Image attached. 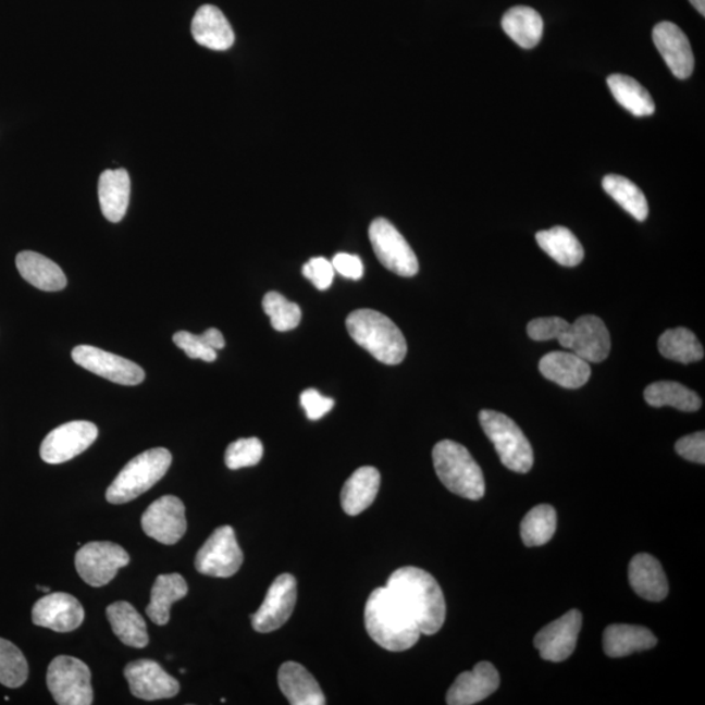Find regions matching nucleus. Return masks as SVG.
<instances>
[{
	"instance_id": "24",
	"label": "nucleus",
	"mask_w": 705,
	"mask_h": 705,
	"mask_svg": "<svg viewBox=\"0 0 705 705\" xmlns=\"http://www.w3.org/2000/svg\"><path fill=\"white\" fill-rule=\"evenodd\" d=\"M280 690L293 705H324L325 697L317 679L305 666L287 661L279 669Z\"/></svg>"
},
{
	"instance_id": "31",
	"label": "nucleus",
	"mask_w": 705,
	"mask_h": 705,
	"mask_svg": "<svg viewBox=\"0 0 705 705\" xmlns=\"http://www.w3.org/2000/svg\"><path fill=\"white\" fill-rule=\"evenodd\" d=\"M188 586L186 580L180 573L160 574L157 577L152 591H150V603L147 606V616L157 626H165L170 619V607L176 601L186 597Z\"/></svg>"
},
{
	"instance_id": "1",
	"label": "nucleus",
	"mask_w": 705,
	"mask_h": 705,
	"mask_svg": "<svg viewBox=\"0 0 705 705\" xmlns=\"http://www.w3.org/2000/svg\"><path fill=\"white\" fill-rule=\"evenodd\" d=\"M388 590L423 635H434L446 620V599L442 588L431 574L421 568L403 567L391 574Z\"/></svg>"
},
{
	"instance_id": "29",
	"label": "nucleus",
	"mask_w": 705,
	"mask_h": 705,
	"mask_svg": "<svg viewBox=\"0 0 705 705\" xmlns=\"http://www.w3.org/2000/svg\"><path fill=\"white\" fill-rule=\"evenodd\" d=\"M502 28L520 48L533 49L544 35V20L531 7H512L503 16Z\"/></svg>"
},
{
	"instance_id": "9",
	"label": "nucleus",
	"mask_w": 705,
	"mask_h": 705,
	"mask_svg": "<svg viewBox=\"0 0 705 705\" xmlns=\"http://www.w3.org/2000/svg\"><path fill=\"white\" fill-rule=\"evenodd\" d=\"M129 564V555L120 545L109 541L85 544L75 558L76 571L90 586H103Z\"/></svg>"
},
{
	"instance_id": "48",
	"label": "nucleus",
	"mask_w": 705,
	"mask_h": 705,
	"mask_svg": "<svg viewBox=\"0 0 705 705\" xmlns=\"http://www.w3.org/2000/svg\"><path fill=\"white\" fill-rule=\"evenodd\" d=\"M690 2L703 16L705 15V0H690Z\"/></svg>"
},
{
	"instance_id": "20",
	"label": "nucleus",
	"mask_w": 705,
	"mask_h": 705,
	"mask_svg": "<svg viewBox=\"0 0 705 705\" xmlns=\"http://www.w3.org/2000/svg\"><path fill=\"white\" fill-rule=\"evenodd\" d=\"M611 339L603 319L596 316L580 317L572 324L570 350L588 363L604 362L610 355Z\"/></svg>"
},
{
	"instance_id": "4",
	"label": "nucleus",
	"mask_w": 705,
	"mask_h": 705,
	"mask_svg": "<svg viewBox=\"0 0 705 705\" xmlns=\"http://www.w3.org/2000/svg\"><path fill=\"white\" fill-rule=\"evenodd\" d=\"M433 461L436 475L450 493L470 500L485 495V479L469 450L454 441L435 444Z\"/></svg>"
},
{
	"instance_id": "6",
	"label": "nucleus",
	"mask_w": 705,
	"mask_h": 705,
	"mask_svg": "<svg viewBox=\"0 0 705 705\" xmlns=\"http://www.w3.org/2000/svg\"><path fill=\"white\" fill-rule=\"evenodd\" d=\"M480 423L496 454L506 468L516 473H528L534 463L531 443L511 418L495 410H482Z\"/></svg>"
},
{
	"instance_id": "46",
	"label": "nucleus",
	"mask_w": 705,
	"mask_h": 705,
	"mask_svg": "<svg viewBox=\"0 0 705 705\" xmlns=\"http://www.w3.org/2000/svg\"><path fill=\"white\" fill-rule=\"evenodd\" d=\"M332 265L335 272L350 280L362 279L364 270L362 260L357 255L339 252L332 259Z\"/></svg>"
},
{
	"instance_id": "12",
	"label": "nucleus",
	"mask_w": 705,
	"mask_h": 705,
	"mask_svg": "<svg viewBox=\"0 0 705 705\" xmlns=\"http://www.w3.org/2000/svg\"><path fill=\"white\" fill-rule=\"evenodd\" d=\"M98 436L95 423L72 421L52 430L45 437L39 455L48 463H62L87 450Z\"/></svg>"
},
{
	"instance_id": "25",
	"label": "nucleus",
	"mask_w": 705,
	"mask_h": 705,
	"mask_svg": "<svg viewBox=\"0 0 705 705\" xmlns=\"http://www.w3.org/2000/svg\"><path fill=\"white\" fill-rule=\"evenodd\" d=\"M131 181L126 169L104 170L98 180V200L101 211L110 222H120L126 215Z\"/></svg>"
},
{
	"instance_id": "15",
	"label": "nucleus",
	"mask_w": 705,
	"mask_h": 705,
	"mask_svg": "<svg viewBox=\"0 0 705 705\" xmlns=\"http://www.w3.org/2000/svg\"><path fill=\"white\" fill-rule=\"evenodd\" d=\"M581 624L583 616L573 609L545 626L534 638V646L540 656L546 661H565L577 648Z\"/></svg>"
},
{
	"instance_id": "16",
	"label": "nucleus",
	"mask_w": 705,
	"mask_h": 705,
	"mask_svg": "<svg viewBox=\"0 0 705 705\" xmlns=\"http://www.w3.org/2000/svg\"><path fill=\"white\" fill-rule=\"evenodd\" d=\"M131 694L143 701H161L178 694L181 685L169 676L159 663L152 659H137L124 669Z\"/></svg>"
},
{
	"instance_id": "43",
	"label": "nucleus",
	"mask_w": 705,
	"mask_h": 705,
	"mask_svg": "<svg viewBox=\"0 0 705 705\" xmlns=\"http://www.w3.org/2000/svg\"><path fill=\"white\" fill-rule=\"evenodd\" d=\"M304 276L319 290H326L335 279L332 261L323 257L312 258L302 268Z\"/></svg>"
},
{
	"instance_id": "36",
	"label": "nucleus",
	"mask_w": 705,
	"mask_h": 705,
	"mask_svg": "<svg viewBox=\"0 0 705 705\" xmlns=\"http://www.w3.org/2000/svg\"><path fill=\"white\" fill-rule=\"evenodd\" d=\"M603 187L606 194L610 195L633 219L645 221L648 218V201L635 183L622 175L609 174L603 180Z\"/></svg>"
},
{
	"instance_id": "42",
	"label": "nucleus",
	"mask_w": 705,
	"mask_h": 705,
	"mask_svg": "<svg viewBox=\"0 0 705 705\" xmlns=\"http://www.w3.org/2000/svg\"><path fill=\"white\" fill-rule=\"evenodd\" d=\"M173 342L189 358L202 359L206 362H213L218 358V350L212 349L201 335L196 336L187 331H180L173 336Z\"/></svg>"
},
{
	"instance_id": "47",
	"label": "nucleus",
	"mask_w": 705,
	"mask_h": 705,
	"mask_svg": "<svg viewBox=\"0 0 705 705\" xmlns=\"http://www.w3.org/2000/svg\"><path fill=\"white\" fill-rule=\"evenodd\" d=\"M201 336L205 337L206 343L214 350H221L225 346V338L219 330L209 329L205 333H201Z\"/></svg>"
},
{
	"instance_id": "37",
	"label": "nucleus",
	"mask_w": 705,
	"mask_h": 705,
	"mask_svg": "<svg viewBox=\"0 0 705 705\" xmlns=\"http://www.w3.org/2000/svg\"><path fill=\"white\" fill-rule=\"evenodd\" d=\"M555 531H557V512L548 505L532 508L521 521V540L528 547L547 544Z\"/></svg>"
},
{
	"instance_id": "2",
	"label": "nucleus",
	"mask_w": 705,
	"mask_h": 705,
	"mask_svg": "<svg viewBox=\"0 0 705 705\" xmlns=\"http://www.w3.org/2000/svg\"><path fill=\"white\" fill-rule=\"evenodd\" d=\"M364 623L370 638L391 652L410 650L422 635L387 586L371 592L364 607Z\"/></svg>"
},
{
	"instance_id": "30",
	"label": "nucleus",
	"mask_w": 705,
	"mask_h": 705,
	"mask_svg": "<svg viewBox=\"0 0 705 705\" xmlns=\"http://www.w3.org/2000/svg\"><path fill=\"white\" fill-rule=\"evenodd\" d=\"M107 616L116 638L133 648H144L149 643L146 620L126 601L108 606Z\"/></svg>"
},
{
	"instance_id": "7",
	"label": "nucleus",
	"mask_w": 705,
	"mask_h": 705,
	"mask_svg": "<svg viewBox=\"0 0 705 705\" xmlns=\"http://www.w3.org/2000/svg\"><path fill=\"white\" fill-rule=\"evenodd\" d=\"M46 683L59 705H90L94 690L90 670L81 659L58 656L49 665Z\"/></svg>"
},
{
	"instance_id": "11",
	"label": "nucleus",
	"mask_w": 705,
	"mask_h": 705,
	"mask_svg": "<svg viewBox=\"0 0 705 705\" xmlns=\"http://www.w3.org/2000/svg\"><path fill=\"white\" fill-rule=\"evenodd\" d=\"M72 359L85 370L122 385H137L146 379V372L129 359L104 351L96 346L78 345L72 350Z\"/></svg>"
},
{
	"instance_id": "22",
	"label": "nucleus",
	"mask_w": 705,
	"mask_h": 705,
	"mask_svg": "<svg viewBox=\"0 0 705 705\" xmlns=\"http://www.w3.org/2000/svg\"><path fill=\"white\" fill-rule=\"evenodd\" d=\"M191 33L196 42L215 51L231 49L235 39L232 25L224 13L211 4L201 5L196 11Z\"/></svg>"
},
{
	"instance_id": "23",
	"label": "nucleus",
	"mask_w": 705,
	"mask_h": 705,
	"mask_svg": "<svg viewBox=\"0 0 705 705\" xmlns=\"http://www.w3.org/2000/svg\"><path fill=\"white\" fill-rule=\"evenodd\" d=\"M629 580L638 596L659 603L669 593L668 579L661 564L650 554H638L629 567Z\"/></svg>"
},
{
	"instance_id": "38",
	"label": "nucleus",
	"mask_w": 705,
	"mask_h": 705,
	"mask_svg": "<svg viewBox=\"0 0 705 705\" xmlns=\"http://www.w3.org/2000/svg\"><path fill=\"white\" fill-rule=\"evenodd\" d=\"M28 663L23 652L9 640L0 638V683L17 689L28 679Z\"/></svg>"
},
{
	"instance_id": "8",
	"label": "nucleus",
	"mask_w": 705,
	"mask_h": 705,
	"mask_svg": "<svg viewBox=\"0 0 705 705\" xmlns=\"http://www.w3.org/2000/svg\"><path fill=\"white\" fill-rule=\"evenodd\" d=\"M369 238L376 258L388 271L401 277H413L420 271L415 251L388 220L372 221Z\"/></svg>"
},
{
	"instance_id": "49",
	"label": "nucleus",
	"mask_w": 705,
	"mask_h": 705,
	"mask_svg": "<svg viewBox=\"0 0 705 705\" xmlns=\"http://www.w3.org/2000/svg\"><path fill=\"white\" fill-rule=\"evenodd\" d=\"M37 590L42 591L45 593H50V588L37 585Z\"/></svg>"
},
{
	"instance_id": "33",
	"label": "nucleus",
	"mask_w": 705,
	"mask_h": 705,
	"mask_svg": "<svg viewBox=\"0 0 705 705\" xmlns=\"http://www.w3.org/2000/svg\"><path fill=\"white\" fill-rule=\"evenodd\" d=\"M644 400L653 408L671 407L682 411H696L702 408V398L696 392L677 382H656L644 391Z\"/></svg>"
},
{
	"instance_id": "3",
	"label": "nucleus",
	"mask_w": 705,
	"mask_h": 705,
	"mask_svg": "<svg viewBox=\"0 0 705 705\" xmlns=\"http://www.w3.org/2000/svg\"><path fill=\"white\" fill-rule=\"evenodd\" d=\"M346 330L355 342L384 364H398L407 356L408 345L403 332L384 313L361 309L346 318Z\"/></svg>"
},
{
	"instance_id": "5",
	"label": "nucleus",
	"mask_w": 705,
	"mask_h": 705,
	"mask_svg": "<svg viewBox=\"0 0 705 705\" xmlns=\"http://www.w3.org/2000/svg\"><path fill=\"white\" fill-rule=\"evenodd\" d=\"M172 454L166 448H152L134 457L108 487L107 499L123 505L137 498L156 485L172 466Z\"/></svg>"
},
{
	"instance_id": "45",
	"label": "nucleus",
	"mask_w": 705,
	"mask_h": 705,
	"mask_svg": "<svg viewBox=\"0 0 705 705\" xmlns=\"http://www.w3.org/2000/svg\"><path fill=\"white\" fill-rule=\"evenodd\" d=\"M676 450L679 456L691 462H705V434L704 431L681 437L676 443Z\"/></svg>"
},
{
	"instance_id": "14",
	"label": "nucleus",
	"mask_w": 705,
	"mask_h": 705,
	"mask_svg": "<svg viewBox=\"0 0 705 705\" xmlns=\"http://www.w3.org/2000/svg\"><path fill=\"white\" fill-rule=\"evenodd\" d=\"M297 603V580L290 573H283L273 581L264 603L251 617L255 631L268 633L283 627L292 617Z\"/></svg>"
},
{
	"instance_id": "32",
	"label": "nucleus",
	"mask_w": 705,
	"mask_h": 705,
	"mask_svg": "<svg viewBox=\"0 0 705 705\" xmlns=\"http://www.w3.org/2000/svg\"><path fill=\"white\" fill-rule=\"evenodd\" d=\"M535 240L548 257L564 267H577L584 259V248L570 228L554 226L535 234Z\"/></svg>"
},
{
	"instance_id": "21",
	"label": "nucleus",
	"mask_w": 705,
	"mask_h": 705,
	"mask_svg": "<svg viewBox=\"0 0 705 705\" xmlns=\"http://www.w3.org/2000/svg\"><path fill=\"white\" fill-rule=\"evenodd\" d=\"M540 371L547 381L560 387L577 389L590 381L592 370L585 359L573 351H552L541 358Z\"/></svg>"
},
{
	"instance_id": "39",
	"label": "nucleus",
	"mask_w": 705,
	"mask_h": 705,
	"mask_svg": "<svg viewBox=\"0 0 705 705\" xmlns=\"http://www.w3.org/2000/svg\"><path fill=\"white\" fill-rule=\"evenodd\" d=\"M263 310L271 319V324L279 332L297 329L302 319V311L297 304L287 300L277 292L267 293L263 298Z\"/></svg>"
},
{
	"instance_id": "13",
	"label": "nucleus",
	"mask_w": 705,
	"mask_h": 705,
	"mask_svg": "<svg viewBox=\"0 0 705 705\" xmlns=\"http://www.w3.org/2000/svg\"><path fill=\"white\" fill-rule=\"evenodd\" d=\"M141 528L148 537L160 544H176L187 531L185 505L174 495L162 496L141 516Z\"/></svg>"
},
{
	"instance_id": "19",
	"label": "nucleus",
	"mask_w": 705,
	"mask_h": 705,
	"mask_svg": "<svg viewBox=\"0 0 705 705\" xmlns=\"http://www.w3.org/2000/svg\"><path fill=\"white\" fill-rule=\"evenodd\" d=\"M652 37L671 74L682 81L690 77L695 61L689 38L683 30L676 24L663 22L653 28Z\"/></svg>"
},
{
	"instance_id": "35",
	"label": "nucleus",
	"mask_w": 705,
	"mask_h": 705,
	"mask_svg": "<svg viewBox=\"0 0 705 705\" xmlns=\"http://www.w3.org/2000/svg\"><path fill=\"white\" fill-rule=\"evenodd\" d=\"M607 85L611 90L614 98L626 110L635 116H648L655 113V102L652 100L650 91L635 78L626 75H611L607 77Z\"/></svg>"
},
{
	"instance_id": "34",
	"label": "nucleus",
	"mask_w": 705,
	"mask_h": 705,
	"mask_svg": "<svg viewBox=\"0 0 705 705\" xmlns=\"http://www.w3.org/2000/svg\"><path fill=\"white\" fill-rule=\"evenodd\" d=\"M658 350L670 361L683 364L702 361L704 358L702 343L694 332L683 326L665 331L658 338Z\"/></svg>"
},
{
	"instance_id": "26",
	"label": "nucleus",
	"mask_w": 705,
	"mask_h": 705,
	"mask_svg": "<svg viewBox=\"0 0 705 705\" xmlns=\"http://www.w3.org/2000/svg\"><path fill=\"white\" fill-rule=\"evenodd\" d=\"M16 267L22 277L30 285L44 292L63 290L67 285L62 268L54 261L35 251L17 253Z\"/></svg>"
},
{
	"instance_id": "18",
	"label": "nucleus",
	"mask_w": 705,
	"mask_h": 705,
	"mask_svg": "<svg viewBox=\"0 0 705 705\" xmlns=\"http://www.w3.org/2000/svg\"><path fill=\"white\" fill-rule=\"evenodd\" d=\"M499 684L498 670L492 663L483 661L455 679L447 692L446 702L449 705H473L494 694Z\"/></svg>"
},
{
	"instance_id": "40",
	"label": "nucleus",
	"mask_w": 705,
	"mask_h": 705,
	"mask_svg": "<svg viewBox=\"0 0 705 705\" xmlns=\"http://www.w3.org/2000/svg\"><path fill=\"white\" fill-rule=\"evenodd\" d=\"M529 337L534 342L557 339L565 349H570L572 324L558 317L533 319L527 326Z\"/></svg>"
},
{
	"instance_id": "44",
	"label": "nucleus",
	"mask_w": 705,
	"mask_h": 705,
	"mask_svg": "<svg viewBox=\"0 0 705 705\" xmlns=\"http://www.w3.org/2000/svg\"><path fill=\"white\" fill-rule=\"evenodd\" d=\"M300 405L309 420L318 421L332 410L335 401L331 397L323 396L317 389L310 388L300 394Z\"/></svg>"
},
{
	"instance_id": "17",
	"label": "nucleus",
	"mask_w": 705,
	"mask_h": 705,
	"mask_svg": "<svg viewBox=\"0 0 705 705\" xmlns=\"http://www.w3.org/2000/svg\"><path fill=\"white\" fill-rule=\"evenodd\" d=\"M33 623L57 632H71L82 626L84 609L69 593H48L32 610Z\"/></svg>"
},
{
	"instance_id": "41",
	"label": "nucleus",
	"mask_w": 705,
	"mask_h": 705,
	"mask_svg": "<svg viewBox=\"0 0 705 705\" xmlns=\"http://www.w3.org/2000/svg\"><path fill=\"white\" fill-rule=\"evenodd\" d=\"M263 444L258 437H244L228 444L225 453V463L228 469L255 467L263 457Z\"/></svg>"
},
{
	"instance_id": "10",
	"label": "nucleus",
	"mask_w": 705,
	"mask_h": 705,
	"mask_svg": "<svg viewBox=\"0 0 705 705\" xmlns=\"http://www.w3.org/2000/svg\"><path fill=\"white\" fill-rule=\"evenodd\" d=\"M244 564L235 532L232 527L215 529L195 558V567L202 574L213 578H231Z\"/></svg>"
},
{
	"instance_id": "27",
	"label": "nucleus",
	"mask_w": 705,
	"mask_h": 705,
	"mask_svg": "<svg viewBox=\"0 0 705 705\" xmlns=\"http://www.w3.org/2000/svg\"><path fill=\"white\" fill-rule=\"evenodd\" d=\"M379 487H381V473L376 468H358L342 490L344 511L350 516L363 512L374 503Z\"/></svg>"
},
{
	"instance_id": "28",
	"label": "nucleus",
	"mask_w": 705,
	"mask_h": 705,
	"mask_svg": "<svg viewBox=\"0 0 705 705\" xmlns=\"http://www.w3.org/2000/svg\"><path fill=\"white\" fill-rule=\"evenodd\" d=\"M603 642L606 655L619 658L652 650L657 644V638L643 626L610 624L604 631Z\"/></svg>"
}]
</instances>
